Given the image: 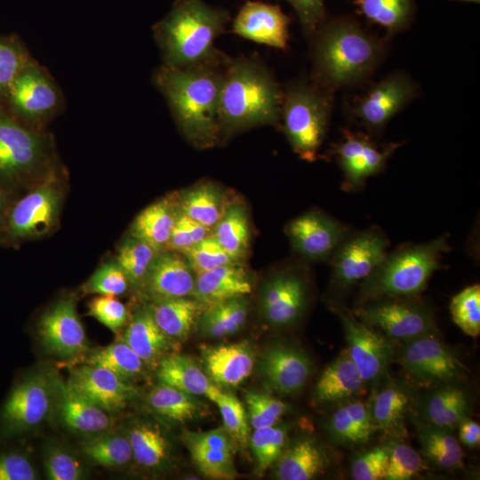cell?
Here are the masks:
<instances>
[{"mask_svg": "<svg viewBox=\"0 0 480 480\" xmlns=\"http://www.w3.org/2000/svg\"><path fill=\"white\" fill-rule=\"evenodd\" d=\"M229 58L186 68L161 64L152 75V83L165 99L179 130L197 148L219 143V100Z\"/></svg>", "mask_w": 480, "mask_h": 480, "instance_id": "6da1fadb", "label": "cell"}, {"mask_svg": "<svg viewBox=\"0 0 480 480\" xmlns=\"http://www.w3.org/2000/svg\"><path fill=\"white\" fill-rule=\"evenodd\" d=\"M283 89L256 55L229 58L220 87L219 142L260 125H279Z\"/></svg>", "mask_w": 480, "mask_h": 480, "instance_id": "7a4b0ae2", "label": "cell"}, {"mask_svg": "<svg viewBox=\"0 0 480 480\" xmlns=\"http://www.w3.org/2000/svg\"><path fill=\"white\" fill-rule=\"evenodd\" d=\"M230 21L227 10L203 0H176L170 12L153 26L162 64L186 68L220 61L228 55L215 46Z\"/></svg>", "mask_w": 480, "mask_h": 480, "instance_id": "3957f363", "label": "cell"}, {"mask_svg": "<svg viewBox=\"0 0 480 480\" xmlns=\"http://www.w3.org/2000/svg\"><path fill=\"white\" fill-rule=\"evenodd\" d=\"M312 37V80L329 92L366 78L383 55L380 41L345 18L323 22Z\"/></svg>", "mask_w": 480, "mask_h": 480, "instance_id": "277c9868", "label": "cell"}, {"mask_svg": "<svg viewBox=\"0 0 480 480\" xmlns=\"http://www.w3.org/2000/svg\"><path fill=\"white\" fill-rule=\"evenodd\" d=\"M449 250L448 236L444 235L387 253L361 283L359 305L381 298L413 297L420 293L433 273L441 268L443 254Z\"/></svg>", "mask_w": 480, "mask_h": 480, "instance_id": "5b68a950", "label": "cell"}, {"mask_svg": "<svg viewBox=\"0 0 480 480\" xmlns=\"http://www.w3.org/2000/svg\"><path fill=\"white\" fill-rule=\"evenodd\" d=\"M332 108L330 92L313 80H297L283 89L280 124L292 150L314 162L326 136Z\"/></svg>", "mask_w": 480, "mask_h": 480, "instance_id": "8992f818", "label": "cell"}, {"mask_svg": "<svg viewBox=\"0 0 480 480\" xmlns=\"http://www.w3.org/2000/svg\"><path fill=\"white\" fill-rule=\"evenodd\" d=\"M54 156L45 130L22 124L0 106V184L43 180L55 170Z\"/></svg>", "mask_w": 480, "mask_h": 480, "instance_id": "52a82bcc", "label": "cell"}, {"mask_svg": "<svg viewBox=\"0 0 480 480\" xmlns=\"http://www.w3.org/2000/svg\"><path fill=\"white\" fill-rule=\"evenodd\" d=\"M11 116L22 124L45 130L64 108L63 93L49 71L33 58L12 83L4 95Z\"/></svg>", "mask_w": 480, "mask_h": 480, "instance_id": "ba28073f", "label": "cell"}, {"mask_svg": "<svg viewBox=\"0 0 480 480\" xmlns=\"http://www.w3.org/2000/svg\"><path fill=\"white\" fill-rule=\"evenodd\" d=\"M63 191L55 170L8 212L3 228L12 241H24L41 237L57 225Z\"/></svg>", "mask_w": 480, "mask_h": 480, "instance_id": "9c48e42d", "label": "cell"}, {"mask_svg": "<svg viewBox=\"0 0 480 480\" xmlns=\"http://www.w3.org/2000/svg\"><path fill=\"white\" fill-rule=\"evenodd\" d=\"M52 407L49 373L32 372L12 388L0 409V439L23 435L40 425Z\"/></svg>", "mask_w": 480, "mask_h": 480, "instance_id": "30bf717a", "label": "cell"}, {"mask_svg": "<svg viewBox=\"0 0 480 480\" xmlns=\"http://www.w3.org/2000/svg\"><path fill=\"white\" fill-rule=\"evenodd\" d=\"M409 298L372 300L359 305L355 314L359 320L380 330L388 338L408 341L435 334L432 311L426 304Z\"/></svg>", "mask_w": 480, "mask_h": 480, "instance_id": "8fae6325", "label": "cell"}, {"mask_svg": "<svg viewBox=\"0 0 480 480\" xmlns=\"http://www.w3.org/2000/svg\"><path fill=\"white\" fill-rule=\"evenodd\" d=\"M389 239L378 227L351 233L331 258L332 284L344 292L363 282L388 253Z\"/></svg>", "mask_w": 480, "mask_h": 480, "instance_id": "7c38bea8", "label": "cell"}, {"mask_svg": "<svg viewBox=\"0 0 480 480\" xmlns=\"http://www.w3.org/2000/svg\"><path fill=\"white\" fill-rule=\"evenodd\" d=\"M400 363L417 382L426 385L455 381L464 373L456 354L434 334L406 341Z\"/></svg>", "mask_w": 480, "mask_h": 480, "instance_id": "4fadbf2b", "label": "cell"}, {"mask_svg": "<svg viewBox=\"0 0 480 480\" xmlns=\"http://www.w3.org/2000/svg\"><path fill=\"white\" fill-rule=\"evenodd\" d=\"M400 143H390L379 148L362 132L342 131V139L332 147L340 168L344 175L343 188L347 191L361 189L366 180L380 172Z\"/></svg>", "mask_w": 480, "mask_h": 480, "instance_id": "5bb4252c", "label": "cell"}, {"mask_svg": "<svg viewBox=\"0 0 480 480\" xmlns=\"http://www.w3.org/2000/svg\"><path fill=\"white\" fill-rule=\"evenodd\" d=\"M286 234L293 249L309 260H331L351 234L341 221L320 211H308L286 226Z\"/></svg>", "mask_w": 480, "mask_h": 480, "instance_id": "9a60e30c", "label": "cell"}, {"mask_svg": "<svg viewBox=\"0 0 480 480\" xmlns=\"http://www.w3.org/2000/svg\"><path fill=\"white\" fill-rule=\"evenodd\" d=\"M417 93L412 79L404 74L388 76L356 99L354 116L369 131H381L388 122Z\"/></svg>", "mask_w": 480, "mask_h": 480, "instance_id": "2e32d148", "label": "cell"}, {"mask_svg": "<svg viewBox=\"0 0 480 480\" xmlns=\"http://www.w3.org/2000/svg\"><path fill=\"white\" fill-rule=\"evenodd\" d=\"M37 333L44 348L59 358H74L87 349L84 329L72 298L58 300L43 314Z\"/></svg>", "mask_w": 480, "mask_h": 480, "instance_id": "e0dca14e", "label": "cell"}, {"mask_svg": "<svg viewBox=\"0 0 480 480\" xmlns=\"http://www.w3.org/2000/svg\"><path fill=\"white\" fill-rule=\"evenodd\" d=\"M308 302V286L297 271L286 268L264 284L260 296V311L265 320L277 327L296 323Z\"/></svg>", "mask_w": 480, "mask_h": 480, "instance_id": "ac0fdd59", "label": "cell"}, {"mask_svg": "<svg viewBox=\"0 0 480 480\" xmlns=\"http://www.w3.org/2000/svg\"><path fill=\"white\" fill-rule=\"evenodd\" d=\"M67 382L78 395L109 413L124 409L139 393L130 380L88 364L73 368Z\"/></svg>", "mask_w": 480, "mask_h": 480, "instance_id": "d6986e66", "label": "cell"}, {"mask_svg": "<svg viewBox=\"0 0 480 480\" xmlns=\"http://www.w3.org/2000/svg\"><path fill=\"white\" fill-rule=\"evenodd\" d=\"M347 350L364 380L371 381L386 371L392 356L387 336L356 319L352 314L340 312Z\"/></svg>", "mask_w": 480, "mask_h": 480, "instance_id": "ffe728a7", "label": "cell"}, {"mask_svg": "<svg viewBox=\"0 0 480 480\" xmlns=\"http://www.w3.org/2000/svg\"><path fill=\"white\" fill-rule=\"evenodd\" d=\"M48 373L52 388V406L68 429L86 437L110 429L111 413L75 392L57 372Z\"/></svg>", "mask_w": 480, "mask_h": 480, "instance_id": "44dd1931", "label": "cell"}, {"mask_svg": "<svg viewBox=\"0 0 480 480\" xmlns=\"http://www.w3.org/2000/svg\"><path fill=\"white\" fill-rule=\"evenodd\" d=\"M289 23V17L278 5L248 0L233 20L231 31L247 40L284 50Z\"/></svg>", "mask_w": 480, "mask_h": 480, "instance_id": "7402d4cb", "label": "cell"}, {"mask_svg": "<svg viewBox=\"0 0 480 480\" xmlns=\"http://www.w3.org/2000/svg\"><path fill=\"white\" fill-rule=\"evenodd\" d=\"M183 441L200 472L213 479H233L237 444L224 428L204 432L187 431Z\"/></svg>", "mask_w": 480, "mask_h": 480, "instance_id": "603a6c76", "label": "cell"}, {"mask_svg": "<svg viewBox=\"0 0 480 480\" xmlns=\"http://www.w3.org/2000/svg\"><path fill=\"white\" fill-rule=\"evenodd\" d=\"M310 370V361L300 349L283 343L269 347L259 361V372L265 384L281 395L301 390Z\"/></svg>", "mask_w": 480, "mask_h": 480, "instance_id": "cb8c5ba5", "label": "cell"}, {"mask_svg": "<svg viewBox=\"0 0 480 480\" xmlns=\"http://www.w3.org/2000/svg\"><path fill=\"white\" fill-rule=\"evenodd\" d=\"M156 301L192 295L195 276L186 258L162 251L155 258L143 284Z\"/></svg>", "mask_w": 480, "mask_h": 480, "instance_id": "d4e9b609", "label": "cell"}, {"mask_svg": "<svg viewBox=\"0 0 480 480\" xmlns=\"http://www.w3.org/2000/svg\"><path fill=\"white\" fill-rule=\"evenodd\" d=\"M206 374L220 387H236L252 372L255 355L247 341L202 348Z\"/></svg>", "mask_w": 480, "mask_h": 480, "instance_id": "484cf974", "label": "cell"}, {"mask_svg": "<svg viewBox=\"0 0 480 480\" xmlns=\"http://www.w3.org/2000/svg\"><path fill=\"white\" fill-rule=\"evenodd\" d=\"M251 292L247 272L238 263H232L196 274L192 296L206 306L244 297Z\"/></svg>", "mask_w": 480, "mask_h": 480, "instance_id": "4316f807", "label": "cell"}, {"mask_svg": "<svg viewBox=\"0 0 480 480\" xmlns=\"http://www.w3.org/2000/svg\"><path fill=\"white\" fill-rule=\"evenodd\" d=\"M160 383L173 387L192 396H204L212 401L222 392L190 356L169 354L156 367Z\"/></svg>", "mask_w": 480, "mask_h": 480, "instance_id": "83f0119b", "label": "cell"}, {"mask_svg": "<svg viewBox=\"0 0 480 480\" xmlns=\"http://www.w3.org/2000/svg\"><path fill=\"white\" fill-rule=\"evenodd\" d=\"M122 340L146 365L156 368L166 356L171 338L157 325L149 308L139 310L133 316Z\"/></svg>", "mask_w": 480, "mask_h": 480, "instance_id": "f1b7e54d", "label": "cell"}, {"mask_svg": "<svg viewBox=\"0 0 480 480\" xmlns=\"http://www.w3.org/2000/svg\"><path fill=\"white\" fill-rule=\"evenodd\" d=\"M179 211L178 200H158L142 210L133 220L130 235L148 244L157 252L167 250Z\"/></svg>", "mask_w": 480, "mask_h": 480, "instance_id": "f546056e", "label": "cell"}, {"mask_svg": "<svg viewBox=\"0 0 480 480\" xmlns=\"http://www.w3.org/2000/svg\"><path fill=\"white\" fill-rule=\"evenodd\" d=\"M364 382L345 348L322 372L316 385V397L324 403L341 401L356 394Z\"/></svg>", "mask_w": 480, "mask_h": 480, "instance_id": "4dcf8cb0", "label": "cell"}, {"mask_svg": "<svg viewBox=\"0 0 480 480\" xmlns=\"http://www.w3.org/2000/svg\"><path fill=\"white\" fill-rule=\"evenodd\" d=\"M326 457L311 438H302L284 449L276 461L275 477L279 480H308L321 474Z\"/></svg>", "mask_w": 480, "mask_h": 480, "instance_id": "1f68e13d", "label": "cell"}, {"mask_svg": "<svg viewBox=\"0 0 480 480\" xmlns=\"http://www.w3.org/2000/svg\"><path fill=\"white\" fill-rule=\"evenodd\" d=\"M231 204L223 190L211 181L196 184L178 198L181 212L212 231Z\"/></svg>", "mask_w": 480, "mask_h": 480, "instance_id": "d6a6232c", "label": "cell"}, {"mask_svg": "<svg viewBox=\"0 0 480 480\" xmlns=\"http://www.w3.org/2000/svg\"><path fill=\"white\" fill-rule=\"evenodd\" d=\"M204 305L188 297L156 301L150 307L153 317L160 329L171 339H185L197 320Z\"/></svg>", "mask_w": 480, "mask_h": 480, "instance_id": "836d02e7", "label": "cell"}, {"mask_svg": "<svg viewBox=\"0 0 480 480\" xmlns=\"http://www.w3.org/2000/svg\"><path fill=\"white\" fill-rule=\"evenodd\" d=\"M328 428L335 440L348 444L367 443L376 428L370 409L361 401L339 407L332 415Z\"/></svg>", "mask_w": 480, "mask_h": 480, "instance_id": "e575fe53", "label": "cell"}, {"mask_svg": "<svg viewBox=\"0 0 480 480\" xmlns=\"http://www.w3.org/2000/svg\"><path fill=\"white\" fill-rule=\"evenodd\" d=\"M468 409V397L461 388L444 386L424 399L421 409L423 422L452 429L467 417Z\"/></svg>", "mask_w": 480, "mask_h": 480, "instance_id": "d590c367", "label": "cell"}, {"mask_svg": "<svg viewBox=\"0 0 480 480\" xmlns=\"http://www.w3.org/2000/svg\"><path fill=\"white\" fill-rule=\"evenodd\" d=\"M247 314L244 298H234L204 306L199 325L204 335L222 338L236 332L244 325Z\"/></svg>", "mask_w": 480, "mask_h": 480, "instance_id": "8d00e7d4", "label": "cell"}, {"mask_svg": "<svg viewBox=\"0 0 480 480\" xmlns=\"http://www.w3.org/2000/svg\"><path fill=\"white\" fill-rule=\"evenodd\" d=\"M416 426L422 452L431 462L446 469L462 465L464 453L451 429L423 421H418Z\"/></svg>", "mask_w": 480, "mask_h": 480, "instance_id": "74e56055", "label": "cell"}, {"mask_svg": "<svg viewBox=\"0 0 480 480\" xmlns=\"http://www.w3.org/2000/svg\"><path fill=\"white\" fill-rule=\"evenodd\" d=\"M135 461L150 469L160 468L169 460V442L154 424L139 422L133 425L128 434Z\"/></svg>", "mask_w": 480, "mask_h": 480, "instance_id": "f35d334b", "label": "cell"}, {"mask_svg": "<svg viewBox=\"0 0 480 480\" xmlns=\"http://www.w3.org/2000/svg\"><path fill=\"white\" fill-rule=\"evenodd\" d=\"M212 235L235 261L247 253L250 242V225L245 209L240 204H231L214 227Z\"/></svg>", "mask_w": 480, "mask_h": 480, "instance_id": "ab89813d", "label": "cell"}, {"mask_svg": "<svg viewBox=\"0 0 480 480\" xmlns=\"http://www.w3.org/2000/svg\"><path fill=\"white\" fill-rule=\"evenodd\" d=\"M83 454L91 461L107 468H120L132 459L128 436L110 429L87 436L80 445Z\"/></svg>", "mask_w": 480, "mask_h": 480, "instance_id": "60d3db41", "label": "cell"}, {"mask_svg": "<svg viewBox=\"0 0 480 480\" xmlns=\"http://www.w3.org/2000/svg\"><path fill=\"white\" fill-rule=\"evenodd\" d=\"M410 393L402 386L389 384L374 397L371 410L376 428L388 434L400 433L411 402Z\"/></svg>", "mask_w": 480, "mask_h": 480, "instance_id": "b9f144b4", "label": "cell"}, {"mask_svg": "<svg viewBox=\"0 0 480 480\" xmlns=\"http://www.w3.org/2000/svg\"><path fill=\"white\" fill-rule=\"evenodd\" d=\"M148 402L156 413L174 422L192 420L202 412L195 396L163 383L151 389Z\"/></svg>", "mask_w": 480, "mask_h": 480, "instance_id": "7bdbcfd3", "label": "cell"}, {"mask_svg": "<svg viewBox=\"0 0 480 480\" xmlns=\"http://www.w3.org/2000/svg\"><path fill=\"white\" fill-rule=\"evenodd\" d=\"M368 20L384 28L388 35L404 30L412 21L413 0H352Z\"/></svg>", "mask_w": 480, "mask_h": 480, "instance_id": "ee69618b", "label": "cell"}, {"mask_svg": "<svg viewBox=\"0 0 480 480\" xmlns=\"http://www.w3.org/2000/svg\"><path fill=\"white\" fill-rule=\"evenodd\" d=\"M86 364L103 367L127 380L140 376L146 365L122 339L92 352Z\"/></svg>", "mask_w": 480, "mask_h": 480, "instance_id": "f6af8a7d", "label": "cell"}, {"mask_svg": "<svg viewBox=\"0 0 480 480\" xmlns=\"http://www.w3.org/2000/svg\"><path fill=\"white\" fill-rule=\"evenodd\" d=\"M158 252H160L144 241L130 236L120 244L116 262L126 275L130 284L143 286Z\"/></svg>", "mask_w": 480, "mask_h": 480, "instance_id": "bcb514c9", "label": "cell"}, {"mask_svg": "<svg viewBox=\"0 0 480 480\" xmlns=\"http://www.w3.org/2000/svg\"><path fill=\"white\" fill-rule=\"evenodd\" d=\"M287 440V430L283 427L254 428L250 435L249 445L255 456L257 471L262 475L274 465L283 453Z\"/></svg>", "mask_w": 480, "mask_h": 480, "instance_id": "7dc6e473", "label": "cell"}, {"mask_svg": "<svg viewBox=\"0 0 480 480\" xmlns=\"http://www.w3.org/2000/svg\"><path fill=\"white\" fill-rule=\"evenodd\" d=\"M450 311L452 321L465 334L477 337L480 333V285H469L454 295Z\"/></svg>", "mask_w": 480, "mask_h": 480, "instance_id": "c3c4849f", "label": "cell"}, {"mask_svg": "<svg viewBox=\"0 0 480 480\" xmlns=\"http://www.w3.org/2000/svg\"><path fill=\"white\" fill-rule=\"evenodd\" d=\"M31 59L18 38L0 37V98Z\"/></svg>", "mask_w": 480, "mask_h": 480, "instance_id": "681fc988", "label": "cell"}, {"mask_svg": "<svg viewBox=\"0 0 480 480\" xmlns=\"http://www.w3.org/2000/svg\"><path fill=\"white\" fill-rule=\"evenodd\" d=\"M218 405L224 428L233 437L237 445L245 448L249 444L250 428L246 412L238 398L221 392L214 401Z\"/></svg>", "mask_w": 480, "mask_h": 480, "instance_id": "f907efd6", "label": "cell"}, {"mask_svg": "<svg viewBox=\"0 0 480 480\" xmlns=\"http://www.w3.org/2000/svg\"><path fill=\"white\" fill-rule=\"evenodd\" d=\"M248 420L253 428L271 427L287 412V404L268 393L247 391Z\"/></svg>", "mask_w": 480, "mask_h": 480, "instance_id": "816d5d0a", "label": "cell"}, {"mask_svg": "<svg viewBox=\"0 0 480 480\" xmlns=\"http://www.w3.org/2000/svg\"><path fill=\"white\" fill-rule=\"evenodd\" d=\"M184 256L195 274L235 262L212 233L185 252Z\"/></svg>", "mask_w": 480, "mask_h": 480, "instance_id": "f5cc1de1", "label": "cell"}, {"mask_svg": "<svg viewBox=\"0 0 480 480\" xmlns=\"http://www.w3.org/2000/svg\"><path fill=\"white\" fill-rule=\"evenodd\" d=\"M44 470L50 480H79L85 469L81 461L62 446L50 444L45 450Z\"/></svg>", "mask_w": 480, "mask_h": 480, "instance_id": "db71d44e", "label": "cell"}, {"mask_svg": "<svg viewBox=\"0 0 480 480\" xmlns=\"http://www.w3.org/2000/svg\"><path fill=\"white\" fill-rule=\"evenodd\" d=\"M128 284L129 280L117 262H108L91 276L84 284L83 291L86 293L116 297L124 294Z\"/></svg>", "mask_w": 480, "mask_h": 480, "instance_id": "11a10c76", "label": "cell"}, {"mask_svg": "<svg viewBox=\"0 0 480 480\" xmlns=\"http://www.w3.org/2000/svg\"><path fill=\"white\" fill-rule=\"evenodd\" d=\"M424 468L420 454L403 443L389 445L386 480H407L418 475Z\"/></svg>", "mask_w": 480, "mask_h": 480, "instance_id": "9f6ffc18", "label": "cell"}, {"mask_svg": "<svg viewBox=\"0 0 480 480\" xmlns=\"http://www.w3.org/2000/svg\"><path fill=\"white\" fill-rule=\"evenodd\" d=\"M211 233L210 228L187 216L179 207L167 249L183 254Z\"/></svg>", "mask_w": 480, "mask_h": 480, "instance_id": "6f0895ef", "label": "cell"}, {"mask_svg": "<svg viewBox=\"0 0 480 480\" xmlns=\"http://www.w3.org/2000/svg\"><path fill=\"white\" fill-rule=\"evenodd\" d=\"M389 445L377 446L356 458L351 475L356 480L385 479L388 464Z\"/></svg>", "mask_w": 480, "mask_h": 480, "instance_id": "680465c9", "label": "cell"}, {"mask_svg": "<svg viewBox=\"0 0 480 480\" xmlns=\"http://www.w3.org/2000/svg\"><path fill=\"white\" fill-rule=\"evenodd\" d=\"M88 308V315L115 332L121 329L128 319L126 307L113 296L100 295L89 302Z\"/></svg>", "mask_w": 480, "mask_h": 480, "instance_id": "91938a15", "label": "cell"}, {"mask_svg": "<svg viewBox=\"0 0 480 480\" xmlns=\"http://www.w3.org/2000/svg\"><path fill=\"white\" fill-rule=\"evenodd\" d=\"M36 469L28 457L21 452H0V480H35Z\"/></svg>", "mask_w": 480, "mask_h": 480, "instance_id": "94428289", "label": "cell"}, {"mask_svg": "<svg viewBox=\"0 0 480 480\" xmlns=\"http://www.w3.org/2000/svg\"><path fill=\"white\" fill-rule=\"evenodd\" d=\"M296 12L308 36L315 34L324 19V0H285Z\"/></svg>", "mask_w": 480, "mask_h": 480, "instance_id": "6125c7cd", "label": "cell"}, {"mask_svg": "<svg viewBox=\"0 0 480 480\" xmlns=\"http://www.w3.org/2000/svg\"><path fill=\"white\" fill-rule=\"evenodd\" d=\"M460 441L468 446L476 447L480 443V427L476 421L465 417L458 424Z\"/></svg>", "mask_w": 480, "mask_h": 480, "instance_id": "be15d7a7", "label": "cell"}, {"mask_svg": "<svg viewBox=\"0 0 480 480\" xmlns=\"http://www.w3.org/2000/svg\"><path fill=\"white\" fill-rule=\"evenodd\" d=\"M8 213L7 199L0 188V229L4 227Z\"/></svg>", "mask_w": 480, "mask_h": 480, "instance_id": "e7e4bbea", "label": "cell"}, {"mask_svg": "<svg viewBox=\"0 0 480 480\" xmlns=\"http://www.w3.org/2000/svg\"><path fill=\"white\" fill-rule=\"evenodd\" d=\"M461 1L473 2V3H476V4H479V2H480V0H461Z\"/></svg>", "mask_w": 480, "mask_h": 480, "instance_id": "03108f58", "label": "cell"}]
</instances>
